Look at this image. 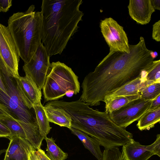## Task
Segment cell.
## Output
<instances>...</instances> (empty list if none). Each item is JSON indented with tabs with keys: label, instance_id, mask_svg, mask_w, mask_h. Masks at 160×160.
<instances>
[{
	"label": "cell",
	"instance_id": "6da1fadb",
	"mask_svg": "<svg viewBox=\"0 0 160 160\" xmlns=\"http://www.w3.org/2000/svg\"><path fill=\"white\" fill-rule=\"evenodd\" d=\"M129 54H108L85 76L80 100L89 106L99 105L106 95L147 72L154 59L143 37L140 38L137 44L129 45Z\"/></svg>",
	"mask_w": 160,
	"mask_h": 160
},
{
	"label": "cell",
	"instance_id": "7a4b0ae2",
	"mask_svg": "<svg viewBox=\"0 0 160 160\" xmlns=\"http://www.w3.org/2000/svg\"><path fill=\"white\" fill-rule=\"evenodd\" d=\"M82 0H43L42 43L50 57L60 54L77 31L84 15Z\"/></svg>",
	"mask_w": 160,
	"mask_h": 160
},
{
	"label": "cell",
	"instance_id": "3957f363",
	"mask_svg": "<svg viewBox=\"0 0 160 160\" xmlns=\"http://www.w3.org/2000/svg\"><path fill=\"white\" fill-rule=\"evenodd\" d=\"M65 111L71 119V127L97 138L105 149L133 139L132 133L116 124L108 114L93 109L79 99L69 103Z\"/></svg>",
	"mask_w": 160,
	"mask_h": 160
},
{
	"label": "cell",
	"instance_id": "277c9868",
	"mask_svg": "<svg viewBox=\"0 0 160 160\" xmlns=\"http://www.w3.org/2000/svg\"><path fill=\"white\" fill-rule=\"evenodd\" d=\"M35 8L32 5L25 12L13 13L8 21V27L24 63L30 60L42 42V14L34 11Z\"/></svg>",
	"mask_w": 160,
	"mask_h": 160
},
{
	"label": "cell",
	"instance_id": "5b68a950",
	"mask_svg": "<svg viewBox=\"0 0 160 160\" xmlns=\"http://www.w3.org/2000/svg\"><path fill=\"white\" fill-rule=\"evenodd\" d=\"M45 102L58 100L69 92L80 90L78 77L72 69L59 61L51 63L42 88Z\"/></svg>",
	"mask_w": 160,
	"mask_h": 160
},
{
	"label": "cell",
	"instance_id": "8992f818",
	"mask_svg": "<svg viewBox=\"0 0 160 160\" xmlns=\"http://www.w3.org/2000/svg\"><path fill=\"white\" fill-rule=\"evenodd\" d=\"M100 27L102 35L110 48L109 54L119 52L129 53V44L122 27L111 17L101 21Z\"/></svg>",
	"mask_w": 160,
	"mask_h": 160
},
{
	"label": "cell",
	"instance_id": "52a82bcc",
	"mask_svg": "<svg viewBox=\"0 0 160 160\" xmlns=\"http://www.w3.org/2000/svg\"><path fill=\"white\" fill-rule=\"evenodd\" d=\"M152 101L139 98L129 102L108 114L116 124L121 128H125L138 120L148 111Z\"/></svg>",
	"mask_w": 160,
	"mask_h": 160
},
{
	"label": "cell",
	"instance_id": "ba28073f",
	"mask_svg": "<svg viewBox=\"0 0 160 160\" xmlns=\"http://www.w3.org/2000/svg\"><path fill=\"white\" fill-rule=\"evenodd\" d=\"M50 57L41 42L30 60L25 63L23 69L41 90L51 63Z\"/></svg>",
	"mask_w": 160,
	"mask_h": 160
},
{
	"label": "cell",
	"instance_id": "9c48e42d",
	"mask_svg": "<svg viewBox=\"0 0 160 160\" xmlns=\"http://www.w3.org/2000/svg\"><path fill=\"white\" fill-rule=\"evenodd\" d=\"M0 56L7 67L19 78L18 64L20 56L8 27L0 23Z\"/></svg>",
	"mask_w": 160,
	"mask_h": 160
},
{
	"label": "cell",
	"instance_id": "30bf717a",
	"mask_svg": "<svg viewBox=\"0 0 160 160\" xmlns=\"http://www.w3.org/2000/svg\"><path fill=\"white\" fill-rule=\"evenodd\" d=\"M123 160H148L154 155L160 157V134L155 141L148 145H143L134 139L126 143L122 148Z\"/></svg>",
	"mask_w": 160,
	"mask_h": 160
},
{
	"label": "cell",
	"instance_id": "8fae6325",
	"mask_svg": "<svg viewBox=\"0 0 160 160\" xmlns=\"http://www.w3.org/2000/svg\"><path fill=\"white\" fill-rule=\"evenodd\" d=\"M0 75L7 94L21 108L28 111H34L25 105L18 88L17 78L7 67L0 56Z\"/></svg>",
	"mask_w": 160,
	"mask_h": 160
},
{
	"label": "cell",
	"instance_id": "7c38bea8",
	"mask_svg": "<svg viewBox=\"0 0 160 160\" xmlns=\"http://www.w3.org/2000/svg\"><path fill=\"white\" fill-rule=\"evenodd\" d=\"M18 88L25 105L30 109L42 99V94L36 84L27 74L17 78Z\"/></svg>",
	"mask_w": 160,
	"mask_h": 160
},
{
	"label": "cell",
	"instance_id": "4fadbf2b",
	"mask_svg": "<svg viewBox=\"0 0 160 160\" xmlns=\"http://www.w3.org/2000/svg\"><path fill=\"white\" fill-rule=\"evenodd\" d=\"M131 18L142 25L148 23L155 12L151 0H130L128 6Z\"/></svg>",
	"mask_w": 160,
	"mask_h": 160
},
{
	"label": "cell",
	"instance_id": "5bb4252c",
	"mask_svg": "<svg viewBox=\"0 0 160 160\" xmlns=\"http://www.w3.org/2000/svg\"><path fill=\"white\" fill-rule=\"evenodd\" d=\"M0 105L7 108L11 116L16 120L27 123H37L34 111H26L20 107L0 88Z\"/></svg>",
	"mask_w": 160,
	"mask_h": 160
},
{
	"label": "cell",
	"instance_id": "9a60e30c",
	"mask_svg": "<svg viewBox=\"0 0 160 160\" xmlns=\"http://www.w3.org/2000/svg\"><path fill=\"white\" fill-rule=\"evenodd\" d=\"M9 140L4 158L9 160H30L29 152L33 147L26 138L17 136Z\"/></svg>",
	"mask_w": 160,
	"mask_h": 160
},
{
	"label": "cell",
	"instance_id": "2e32d148",
	"mask_svg": "<svg viewBox=\"0 0 160 160\" xmlns=\"http://www.w3.org/2000/svg\"><path fill=\"white\" fill-rule=\"evenodd\" d=\"M147 72L141 77L106 95L104 98L103 102L106 103L118 97L140 94V91L143 88L152 84L147 80Z\"/></svg>",
	"mask_w": 160,
	"mask_h": 160
},
{
	"label": "cell",
	"instance_id": "e0dca14e",
	"mask_svg": "<svg viewBox=\"0 0 160 160\" xmlns=\"http://www.w3.org/2000/svg\"><path fill=\"white\" fill-rule=\"evenodd\" d=\"M72 133L76 136L85 148L89 150L98 160H102L103 152L101 151L100 143L97 138L89 137L86 133L71 127L70 129Z\"/></svg>",
	"mask_w": 160,
	"mask_h": 160
},
{
	"label": "cell",
	"instance_id": "ac0fdd59",
	"mask_svg": "<svg viewBox=\"0 0 160 160\" xmlns=\"http://www.w3.org/2000/svg\"><path fill=\"white\" fill-rule=\"evenodd\" d=\"M43 108L49 122L53 123L60 127H67L69 129L71 128V119L64 110L46 105Z\"/></svg>",
	"mask_w": 160,
	"mask_h": 160
},
{
	"label": "cell",
	"instance_id": "d6986e66",
	"mask_svg": "<svg viewBox=\"0 0 160 160\" xmlns=\"http://www.w3.org/2000/svg\"><path fill=\"white\" fill-rule=\"evenodd\" d=\"M41 100L33 105L36 120L40 133L44 138L47 137L52 129L49 122L47 117L43 106L41 103Z\"/></svg>",
	"mask_w": 160,
	"mask_h": 160
},
{
	"label": "cell",
	"instance_id": "ffe728a7",
	"mask_svg": "<svg viewBox=\"0 0 160 160\" xmlns=\"http://www.w3.org/2000/svg\"><path fill=\"white\" fill-rule=\"evenodd\" d=\"M160 121V107L145 112L138 120L137 126L140 131L149 130Z\"/></svg>",
	"mask_w": 160,
	"mask_h": 160
},
{
	"label": "cell",
	"instance_id": "44dd1931",
	"mask_svg": "<svg viewBox=\"0 0 160 160\" xmlns=\"http://www.w3.org/2000/svg\"><path fill=\"white\" fill-rule=\"evenodd\" d=\"M44 139L47 143L46 154L50 160H65L67 158L68 153L62 151L57 145L52 138L46 137Z\"/></svg>",
	"mask_w": 160,
	"mask_h": 160
},
{
	"label": "cell",
	"instance_id": "7402d4cb",
	"mask_svg": "<svg viewBox=\"0 0 160 160\" xmlns=\"http://www.w3.org/2000/svg\"><path fill=\"white\" fill-rule=\"evenodd\" d=\"M140 98V94L116 98L106 103L105 112L109 114L133 100Z\"/></svg>",
	"mask_w": 160,
	"mask_h": 160
},
{
	"label": "cell",
	"instance_id": "603a6c76",
	"mask_svg": "<svg viewBox=\"0 0 160 160\" xmlns=\"http://www.w3.org/2000/svg\"><path fill=\"white\" fill-rule=\"evenodd\" d=\"M0 121L5 125L10 131L11 135L9 139L14 137H20L26 138L24 131L17 120L11 118L0 120Z\"/></svg>",
	"mask_w": 160,
	"mask_h": 160
},
{
	"label": "cell",
	"instance_id": "cb8c5ba5",
	"mask_svg": "<svg viewBox=\"0 0 160 160\" xmlns=\"http://www.w3.org/2000/svg\"><path fill=\"white\" fill-rule=\"evenodd\" d=\"M160 94V82L148 85L143 88L140 92V98L146 100H152Z\"/></svg>",
	"mask_w": 160,
	"mask_h": 160
},
{
	"label": "cell",
	"instance_id": "d4e9b609",
	"mask_svg": "<svg viewBox=\"0 0 160 160\" xmlns=\"http://www.w3.org/2000/svg\"><path fill=\"white\" fill-rule=\"evenodd\" d=\"M146 79L151 83L160 82V60H154L147 70Z\"/></svg>",
	"mask_w": 160,
	"mask_h": 160
},
{
	"label": "cell",
	"instance_id": "484cf974",
	"mask_svg": "<svg viewBox=\"0 0 160 160\" xmlns=\"http://www.w3.org/2000/svg\"><path fill=\"white\" fill-rule=\"evenodd\" d=\"M102 160H123L122 152L118 147L105 149Z\"/></svg>",
	"mask_w": 160,
	"mask_h": 160
},
{
	"label": "cell",
	"instance_id": "4316f807",
	"mask_svg": "<svg viewBox=\"0 0 160 160\" xmlns=\"http://www.w3.org/2000/svg\"><path fill=\"white\" fill-rule=\"evenodd\" d=\"M152 37L157 42L160 41V20L155 22L152 26Z\"/></svg>",
	"mask_w": 160,
	"mask_h": 160
},
{
	"label": "cell",
	"instance_id": "83f0119b",
	"mask_svg": "<svg viewBox=\"0 0 160 160\" xmlns=\"http://www.w3.org/2000/svg\"><path fill=\"white\" fill-rule=\"evenodd\" d=\"M11 133L8 128L0 121V138L9 139Z\"/></svg>",
	"mask_w": 160,
	"mask_h": 160
},
{
	"label": "cell",
	"instance_id": "f1b7e54d",
	"mask_svg": "<svg viewBox=\"0 0 160 160\" xmlns=\"http://www.w3.org/2000/svg\"><path fill=\"white\" fill-rule=\"evenodd\" d=\"M12 5V0H0V12H7Z\"/></svg>",
	"mask_w": 160,
	"mask_h": 160
},
{
	"label": "cell",
	"instance_id": "f546056e",
	"mask_svg": "<svg viewBox=\"0 0 160 160\" xmlns=\"http://www.w3.org/2000/svg\"><path fill=\"white\" fill-rule=\"evenodd\" d=\"M9 118H13L6 108L0 105V120L6 119Z\"/></svg>",
	"mask_w": 160,
	"mask_h": 160
},
{
	"label": "cell",
	"instance_id": "4dcf8cb0",
	"mask_svg": "<svg viewBox=\"0 0 160 160\" xmlns=\"http://www.w3.org/2000/svg\"><path fill=\"white\" fill-rule=\"evenodd\" d=\"M160 107V94L152 100L148 111L152 110Z\"/></svg>",
	"mask_w": 160,
	"mask_h": 160
},
{
	"label": "cell",
	"instance_id": "1f68e13d",
	"mask_svg": "<svg viewBox=\"0 0 160 160\" xmlns=\"http://www.w3.org/2000/svg\"><path fill=\"white\" fill-rule=\"evenodd\" d=\"M35 153L39 160H50L46 155L45 152L41 148L35 151Z\"/></svg>",
	"mask_w": 160,
	"mask_h": 160
},
{
	"label": "cell",
	"instance_id": "d6a6232c",
	"mask_svg": "<svg viewBox=\"0 0 160 160\" xmlns=\"http://www.w3.org/2000/svg\"><path fill=\"white\" fill-rule=\"evenodd\" d=\"M36 149L33 147L29 151V156L30 160H39L35 153Z\"/></svg>",
	"mask_w": 160,
	"mask_h": 160
},
{
	"label": "cell",
	"instance_id": "836d02e7",
	"mask_svg": "<svg viewBox=\"0 0 160 160\" xmlns=\"http://www.w3.org/2000/svg\"><path fill=\"white\" fill-rule=\"evenodd\" d=\"M152 6L155 10H160V0H151Z\"/></svg>",
	"mask_w": 160,
	"mask_h": 160
},
{
	"label": "cell",
	"instance_id": "e575fe53",
	"mask_svg": "<svg viewBox=\"0 0 160 160\" xmlns=\"http://www.w3.org/2000/svg\"><path fill=\"white\" fill-rule=\"evenodd\" d=\"M0 88L5 93H6V92L5 88L4 86L3 82L1 77L0 75Z\"/></svg>",
	"mask_w": 160,
	"mask_h": 160
},
{
	"label": "cell",
	"instance_id": "d590c367",
	"mask_svg": "<svg viewBox=\"0 0 160 160\" xmlns=\"http://www.w3.org/2000/svg\"><path fill=\"white\" fill-rule=\"evenodd\" d=\"M150 54L152 57L153 59L156 58L158 55V53L157 52H153L152 50L150 52Z\"/></svg>",
	"mask_w": 160,
	"mask_h": 160
},
{
	"label": "cell",
	"instance_id": "8d00e7d4",
	"mask_svg": "<svg viewBox=\"0 0 160 160\" xmlns=\"http://www.w3.org/2000/svg\"><path fill=\"white\" fill-rule=\"evenodd\" d=\"M4 160H9L4 158Z\"/></svg>",
	"mask_w": 160,
	"mask_h": 160
},
{
	"label": "cell",
	"instance_id": "74e56055",
	"mask_svg": "<svg viewBox=\"0 0 160 160\" xmlns=\"http://www.w3.org/2000/svg\"></svg>",
	"mask_w": 160,
	"mask_h": 160
}]
</instances>
